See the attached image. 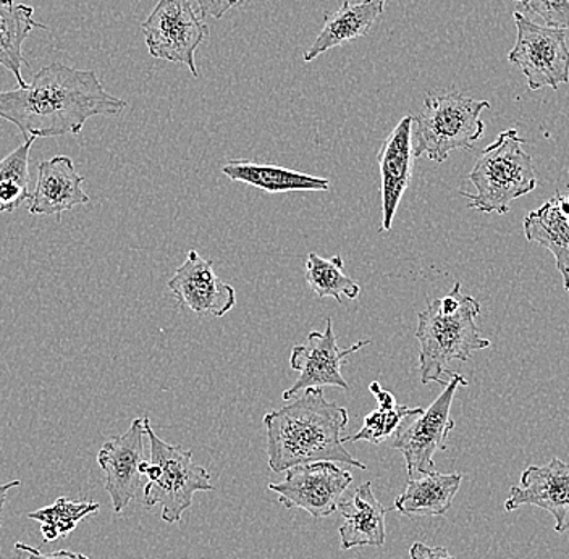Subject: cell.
I'll return each mask as SVG.
<instances>
[{
    "instance_id": "cell-9",
    "label": "cell",
    "mask_w": 569,
    "mask_h": 559,
    "mask_svg": "<svg viewBox=\"0 0 569 559\" xmlns=\"http://www.w3.org/2000/svg\"><path fill=\"white\" fill-rule=\"evenodd\" d=\"M516 44L508 60L521 69L531 91L557 89L569 83V49L567 33L555 28L540 27L525 13H513Z\"/></svg>"
},
{
    "instance_id": "cell-15",
    "label": "cell",
    "mask_w": 569,
    "mask_h": 559,
    "mask_svg": "<svg viewBox=\"0 0 569 559\" xmlns=\"http://www.w3.org/2000/svg\"><path fill=\"white\" fill-rule=\"evenodd\" d=\"M412 128H415V117H403L382 142V148L377 154L380 192H382V228H380L382 231L391 230L398 206L411 181L412 159H415Z\"/></svg>"
},
{
    "instance_id": "cell-27",
    "label": "cell",
    "mask_w": 569,
    "mask_h": 559,
    "mask_svg": "<svg viewBox=\"0 0 569 559\" xmlns=\"http://www.w3.org/2000/svg\"><path fill=\"white\" fill-rule=\"evenodd\" d=\"M518 12L542 18L546 27L569 31V0H525Z\"/></svg>"
},
{
    "instance_id": "cell-12",
    "label": "cell",
    "mask_w": 569,
    "mask_h": 559,
    "mask_svg": "<svg viewBox=\"0 0 569 559\" xmlns=\"http://www.w3.org/2000/svg\"><path fill=\"white\" fill-rule=\"evenodd\" d=\"M144 437V418L134 419L123 436L107 440L98 453V465L106 473V490L117 515L127 509L141 487Z\"/></svg>"
},
{
    "instance_id": "cell-1",
    "label": "cell",
    "mask_w": 569,
    "mask_h": 559,
    "mask_svg": "<svg viewBox=\"0 0 569 559\" xmlns=\"http://www.w3.org/2000/svg\"><path fill=\"white\" fill-rule=\"evenodd\" d=\"M127 102L109 94L92 70L53 62L24 88L0 92V119L16 124L24 141L78 134L92 117H116Z\"/></svg>"
},
{
    "instance_id": "cell-23",
    "label": "cell",
    "mask_w": 569,
    "mask_h": 559,
    "mask_svg": "<svg viewBox=\"0 0 569 559\" xmlns=\"http://www.w3.org/2000/svg\"><path fill=\"white\" fill-rule=\"evenodd\" d=\"M305 276L316 297L333 298L337 305H341L343 298L356 299L361 293V287L345 273L343 258L340 254L323 259L311 252L306 261Z\"/></svg>"
},
{
    "instance_id": "cell-24",
    "label": "cell",
    "mask_w": 569,
    "mask_h": 559,
    "mask_svg": "<svg viewBox=\"0 0 569 559\" xmlns=\"http://www.w3.org/2000/svg\"><path fill=\"white\" fill-rule=\"evenodd\" d=\"M36 138L0 160V213H12L30 201V152Z\"/></svg>"
},
{
    "instance_id": "cell-14",
    "label": "cell",
    "mask_w": 569,
    "mask_h": 559,
    "mask_svg": "<svg viewBox=\"0 0 569 559\" xmlns=\"http://www.w3.org/2000/svg\"><path fill=\"white\" fill-rule=\"evenodd\" d=\"M521 507H537L550 512L555 530L563 533L568 529L569 465L553 458L549 465L526 468L519 486L511 487L505 511L513 512Z\"/></svg>"
},
{
    "instance_id": "cell-6",
    "label": "cell",
    "mask_w": 569,
    "mask_h": 559,
    "mask_svg": "<svg viewBox=\"0 0 569 559\" xmlns=\"http://www.w3.org/2000/svg\"><path fill=\"white\" fill-rule=\"evenodd\" d=\"M146 436L151 445V459L142 462L144 505L162 507V521L178 525L181 516L193 505L194 493L212 491L211 473L196 465L193 453L180 445H170L156 436L149 418H144Z\"/></svg>"
},
{
    "instance_id": "cell-32",
    "label": "cell",
    "mask_w": 569,
    "mask_h": 559,
    "mask_svg": "<svg viewBox=\"0 0 569 559\" xmlns=\"http://www.w3.org/2000/svg\"><path fill=\"white\" fill-rule=\"evenodd\" d=\"M511 2L521 3L525 2V0H511Z\"/></svg>"
},
{
    "instance_id": "cell-17",
    "label": "cell",
    "mask_w": 569,
    "mask_h": 559,
    "mask_svg": "<svg viewBox=\"0 0 569 559\" xmlns=\"http://www.w3.org/2000/svg\"><path fill=\"white\" fill-rule=\"evenodd\" d=\"M525 234L528 241L553 254L569 293V187L526 216Z\"/></svg>"
},
{
    "instance_id": "cell-13",
    "label": "cell",
    "mask_w": 569,
    "mask_h": 559,
    "mask_svg": "<svg viewBox=\"0 0 569 559\" xmlns=\"http://www.w3.org/2000/svg\"><path fill=\"white\" fill-rule=\"evenodd\" d=\"M167 287L181 306L198 316L220 319L237 305L233 287L223 283L213 270V262L202 258L196 249L188 251L187 259L167 281Z\"/></svg>"
},
{
    "instance_id": "cell-5",
    "label": "cell",
    "mask_w": 569,
    "mask_h": 559,
    "mask_svg": "<svg viewBox=\"0 0 569 559\" xmlns=\"http://www.w3.org/2000/svg\"><path fill=\"white\" fill-rule=\"evenodd\" d=\"M489 107V101L466 98L460 92L427 96L412 128L415 158L426 156L443 163L451 151H472L486 130L480 116Z\"/></svg>"
},
{
    "instance_id": "cell-25",
    "label": "cell",
    "mask_w": 569,
    "mask_h": 559,
    "mask_svg": "<svg viewBox=\"0 0 569 559\" xmlns=\"http://www.w3.org/2000/svg\"><path fill=\"white\" fill-rule=\"evenodd\" d=\"M99 509H101V505L94 503V501H71L69 498L60 497L51 507L30 512L28 518L41 525L44 542L52 543L69 536L78 522L83 521L88 516L96 515Z\"/></svg>"
},
{
    "instance_id": "cell-10",
    "label": "cell",
    "mask_w": 569,
    "mask_h": 559,
    "mask_svg": "<svg viewBox=\"0 0 569 559\" xmlns=\"http://www.w3.org/2000/svg\"><path fill=\"white\" fill-rule=\"evenodd\" d=\"M353 483V473L338 462L319 461L301 465L287 471L283 482L269 483L267 489L279 495L287 509H305L315 519L338 511L341 495Z\"/></svg>"
},
{
    "instance_id": "cell-31",
    "label": "cell",
    "mask_w": 569,
    "mask_h": 559,
    "mask_svg": "<svg viewBox=\"0 0 569 559\" xmlns=\"http://www.w3.org/2000/svg\"><path fill=\"white\" fill-rule=\"evenodd\" d=\"M20 486V480H12V482L3 483V486H0V515H2L3 505H6L7 493H9V490L16 489V487Z\"/></svg>"
},
{
    "instance_id": "cell-30",
    "label": "cell",
    "mask_w": 569,
    "mask_h": 559,
    "mask_svg": "<svg viewBox=\"0 0 569 559\" xmlns=\"http://www.w3.org/2000/svg\"><path fill=\"white\" fill-rule=\"evenodd\" d=\"M411 559H455L450 551L443 547H429V545L416 542L409 548Z\"/></svg>"
},
{
    "instance_id": "cell-18",
    "label": "cell",
    "mask_w": 569,
    "mask_h": 559,
    "mask_svg": "<svg viewBox=\"0 0 569 559\" xmlns=\"http://www.w3.org/2000/svg\"><path fill=\"white\" fill-rule=\"evenodd\" d=\"M345 518L340 526L341 550L358 547H383L386 543L387 508L373 495L372 482H365L350 501L338 505Z\"/></svg>"
},
{
    "instance_id": "cell-19",
    "label": "cell",
    "mask_w": 569,
    "mask_h": 559,
    "mask_svg": "<svg viewBox=\"0 0 569 559\" xmlns=\"http://www.w3.org/2000/svg\"><path fill=\"white\" fill-rule=\"evenodd\" d=\"M386 0H362L361 3H351L345 0L340 9L333 13H326L323 28L311 48L305 52L306 62H312L323 52L338 48L345 42L365 38L372 24L383 13Z\"/></svg>"
},
{
    "instance_id": "cell-22",
    "label": "cell",
    "mask_w": 569,
    "mask_h": 559,
    "mask_svg": "<svg viewBox=\"0 0 569 559\" xmlns=\"http://www.w3.org/2000/svg\"><path fill=\"white\" fill-rule=\"evenodd\" d=\"M34 7L0 0V67L16 77L18 88L27 87L21 67L30 66L24 60L23 42L33 30H48L46 24L34 21Z\"/></svg>"
},
{
    "instance_id": "cell-21",
    "label": "cell",
    "mask_w": 569,
    "mask_h": 559,
    "mask_svg": "<svg viewBox=\"0 0 569 559\" xmlns=\"http://www.w3.org/2000/svg\"><path fill=\"white\" fill-rule=\"evenodd\" d=\"M462 473H426L409 479L407 489L398 495L395 509L403 516H443L453 507L460 491Z\"/></svg>"
},
{
    "instance_id": "cell-2",
    "label": "cell",
    "mask_w": 569,
    "mask_h": 559,
    "mask_svg": "<svg viewBox=\"0 0 569 559\" xmlns=\"http://www.w3.org/2000/svg\"><path fill=\"white\" fill-rule=\"evenodd\" d=\"M348 409L323 397L322 388H308L302 397L267 412V461L276 473L301 465L332 461L366 471V465L345 448Z\"/></svg>"
},
{
    "instance_id": "cell-16",
    "label": "cell",
    "mask_w": 569,
    "mask_h": 559,
    "mask_svg": "<svg viewBox=\"0 0 569 559\" xmlns=\"http://www.w3.org/2000/svg\"><path fill=\"white\" fill-rule=\"evenodd\" d=\"M83 183L84 177L77 172L69 156L44 160L38 163V181L28 210L33 216H56L60 220L67 210L91 201Z\"/></svg>"
},
{
    "instance_id": "cell-20",
    "label": "cell",
    "mask_w": 569,
    "mask_h": 559,
    "mask_svg": "<svg viewBox=\"0 0 569 559\" xmlns=\"http://www.w3.org/2000/svg\"><path fill=\"white\" fill-rule=\"evenodd\" d=\"M222 173L231 181L258 188L270 194L293 191H329L330 181L327 178L308 176L284 167L258 163L247 159L229 160L222 167Z\"/></svg>"
},
{
    "instance_id": "cell-7",
    "label": "cell",
    "mask_w": 569,
    "mask_h": 559,
    "mask_svg": "<svg viewBox=\"0 0 569 559\" xmlns=\"http://www.w3.org/2000/svg\"><path fill=\"white\" fill-rule=\"evenodd\" d=\"M149 56L167 62L183 63L199 77L194 53L209 36V27L190 0H159L141 24Z\"/></svg>"
},
{
    "instance_id": "cell-26",
    "label": "cell",
    "mask_w": 569,
    "mask_h": 559,
    "mask_svg": "<svg viewBox=\"0 0 569 559\" xmlns=\"http://www.w3.org/2000/svg\"><path fill=\"white\" fill-rule=\"evenodd\" d=\"M425 412L422 408H409V406L397 405L393 408H377L371 415L366 416L362 429L350 437H343L345 443L355 441H369L372 445H380L389 440L401 422L407 418H418Z\"/></svg>"
},
{
    "instance_id": "cell-8",
    "label": "cell",
    "mask_w": 569,
    "mask_h": 559,
    "mask_svg": "<svg viewBox=\"0 0 569 559\" xmlns=\"http://www.w3.org/2000/svg\"><path fill=\"white\" fill-rule=\"evenodd\" d=\"M448 379L440 397L415 422L400 430L391 445L393 450L403 455L409 479L436 472L433 456L447 450L448 437L455 429V420L451 419L455 393L468 385L461 373L451 372Z\"/></svg>"
},
{
    "instance_id": "cell-11",
    "label": "cell",
    "mask_w": 569,
    "mask_h": 559,
    "mask_svg": "<svg viewBox=\"0 0 569 559\" xmlns=\"http://www.w3.org/2000/svg\"><path fill=\"white\" fill-rule=\"evenodd\" d=\"M371 345V340H361L353 347L341 350L338 348L332 319H327L323 332H311L305 345H298L291 350L290 368L300 373L297 382L283 391V400L290 401L300 391L308 388L337 387L350 390L341 368L348 356Z\"/></svg>"
},
{
    "instance_id": "cell-28",
    "label": "cell",
    "mask_w": 569,
    "mask_h": 559,
    "mask_svg": "<svg viewBox=\"0 0 569 559\" xmlns=\"http://www.w3.org/2000/svg\"><path fill=\"white\" fill-rule=\"evenodd\" d=\"M13 550H16V559H89L87 555L74 553V551L69 550L44 553L39 548L31 547V545L24 542H17Z\"/></svg>"
},
{
    "instance_id": "cell-4",
    "label": "cell",
    "mask_w": 569,
    "mask_h": 559,
    "mask_svg": "<svg viewBox=\"0 0 569 559\" xmlns=\"http://www.w3.org/2000/svg\"><path fill=\"white\" fill-rule=\"evenodd\" d=\"M480 315L478 299L465 295L457 312L442 311L439 299L430 301L425 311L419 312L416 338L421 345L419 370L421 382L442 383L443 376H450L448 366L453 361L468 362L472 352L490 347L487 338L480 337L476 319Z\"/></svg>"
},
{
    "instance_id": "cell-29",
    "label": "cell",
    "mask_w": 569,
    "mask_h": 559,
    "mask_svg": "<svg viewBox=\"0 0 569 559\" xmlns=\"http://www.w3.org/2000/svg\"><path fill=\"white\" fill-rule=\"evenodd\" d=\"M199 7L201 16H209L220 20L230 9L240 6L244 0H194Z\"/></svg>"
},
{
    "instance_id": "cell-3",
    "label": "cell",
    "mask_w": 569,
    "mask_h": 559,
    "mask_svg": "<svg viewBox=\"0 0 569 559\" xmlns=\"http://www.w3.org/2000/svg\"><path fill=\"white\" fill-rule=\"evenodd\" d=\"M525 144L518 130L510 128L501 131L497 140L480 152L469 173L476 192L460 191L462 198L471 201L469 209L507 216L516 199L536 190L537 173Z\"/></svg>"
}]
</instances>
